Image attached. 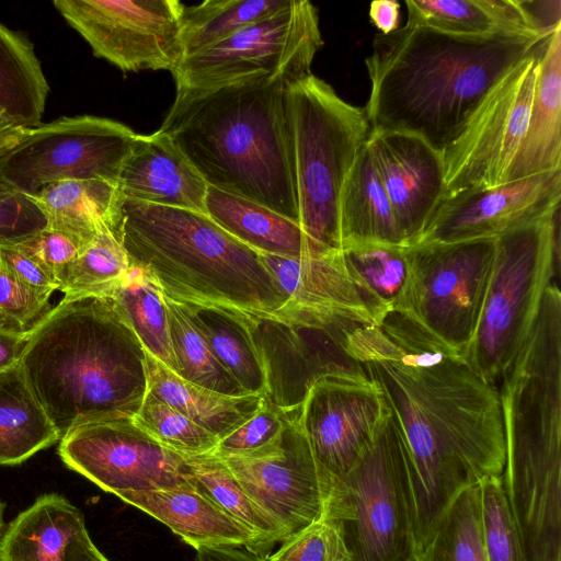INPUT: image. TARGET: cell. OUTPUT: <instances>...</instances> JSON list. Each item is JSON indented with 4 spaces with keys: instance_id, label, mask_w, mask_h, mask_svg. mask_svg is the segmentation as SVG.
Wrapping results in <instances>:
<instances>
[{
    "instance_id": "obj_1",
    "label": "cell",
    "mask_w": 561,
    "mask_h": 561,
    "mask_svg": "<svg viewBox=\"0 0 561 561\" xmlns=\"http://www.w3.org/2000/svg\"><path fill=\"white\" fill-rule=\"evenodd\" d=\"M348 351L379 387L400 432L416 554L462 491L503 473L499 386L394 310L377 324H358Z\"/></svg>"
},
{
    "instance_id": "obj_2",
    "label": "cell",
    "mask_w": 561,
    "mask_h": 561,
    "mask_svg": "<svg viewBox=\"0 0 561 561\" xmlns=\"http://www.w3.org/2000/svg\"><path fill=\"white\" fill-rule=\"evenodd\" d=\"M550 35L469 36L417 25L376 34L365 59L371 131L415 135L442 154L488 93Z\"/></svg>"
},
{
    "instance_id": "obj_3",
    "label": "cell",
    "mask_w": 561,
    "mask_h": 561,
    "mask_svg": "<svg viewBox=\"0 0 561 561\" xmlns=\"http://www.w3.org/2000/svg\"><path fill=\"white\" fill-rule=\"evenodd\" d=\"M286 75L176 90L160 127L209 186L299 224L286 112Z\"/></svg>"
},
{
    "instance_id": "obj_4",
    "label": "cell",
    "mask_w": 561,
    "mask_h": 561,
    "mask_svg": "<svg viewBox=\"0 0 561 561\" xmlns=\"http://www.w3.org/2000/svg\"><path fill=\"white\" fill-rule=\"evenodd\" d=\"M20 363L60 438L83 423L133 419L148 392L146 350L110 299L64 298Z\"/></svg>"
},
{
    "instance_id": "obj_5",
    "label": "cell",
    "mask_w": 561,
    "mask_h": 561,
    "mask_svg": "<svg viewBox=\"0 0 561 561\" xmlns=\"http://www.w3.org/2000/svg\"><path fill=\"white\" fill-rule=\"evenodd\" d=\"M111 230L130 263L176 304L263 316L287 302L261 253L206 213L122 195Z\"/></svg>"
},
{
    "instance_id": "obj_6",
    "label": "cell",
    "mask_w": 561,
    "mask_h": 561,
    "mask_svg": "<svg viewBox=\"0 0 561 561\" xmlns=\"http://www.w3.org/2000/svg\"><path fill=\"white\" fill-rule=\"evenodd\" d=\"M285 98L299 225L321 250L341 251L342 187L371 131L365 108L312 72L289 82Z\"/></svg>"
},
{
    "instance_id": "obj_7",
    "label": "cell",
    "mask_w": 561,
    "mask_h": 561,
    "mask_svg": "<svg viewBox=\"0 0 561 561\" xmlns=\"http://www.w3.org/2000/svg\"><path fill=\"white\" fill-rule=\"evenodd\" d=\"M559 210L495 239L481 316L463 353L472 368L492 383L500 382L525 343L558 271Z\"/></svg>"
},
{
    "instance_id": "obj_8",
    "label": "cell",
    "mask_w": 561,
    "mask_h": 561,
    "mask_svg": "<svg viewBox=\"0 0 561 561\" xmlns=\"http://www.w3.org/2000/svg\"><path fill=\"white\" fill-rule=\"evenodd\" d=\"M325 512L343 520L353 561H414L404 449L389 409Z\"/></svg>"
},
{
    "instance_id": "obj_9",
    "label": "cell",
    "mask_w": 561,
    "mask_h": 561,
    "mask_svg": "<svg viewBox=\"0 0 561 561\" xmlns=\"http://www.w3.org/2000/svg\"><path fill=\"white\" fill-rule=\"evenodd\" d=\"M243 319L264 370V398L285 412L298 410L320 379H369L348 351L350 335L363 322L290 302Z\"/></svg>"
},
{
    "instance_id": "obj_10",
    "label": "cell",
    "mask_w": 561,
    "mask_h": 561,
    "mask_svg": "<svg viewBox=\"0 0 561 561\" xmlns=\"http://www.w3.org/2000/svg\"><path fill=\"white\" fill-rule=\"evenodd\" d=\"M495 239L405 247L408 277L392 310L463 355L481 316Z\"/></svg>"
},
{
    "instance_id": "obj_11",
    "label": "cell",
    "mask_w": 561,
    "mask_h": 561,
    "mask_svg": "<svg viewBox=\"0 0 561 561\" xmlns=\"http://www.w3.org/2000/svg\"><path fill=\"white\" fill-rule=\"evenodd\" d=\"M136 137L128 126L93 115L42 123L0 159V181L27 195L66 180L116 184Z\"/></svg>"
},
{
    "instance_id": "obj_12",
    "label": "cell",
    "mask_w": 561,
    "mask_h": 561,
    "mask_svg": "<svg viewBox=\"0 0 561 561\" xmlns=\"http://www.w3.org/2000/svg\"><path fill=\"white\" fill-rule=\"evenodd\" d=\"M323 39L316 7L293 0L283 11L182 59L172 72L176 90H206L254 75L311 73Z\"/></svg>"
},
{
    "instance_id": "obj_13",
    "label": "cell",
    "mask_w": 561,
    "mask_h": 561,
    "mask_svg": "<svg viewBox=\"0 0 561 561\" xmlns=\"http://www.w3.org/2000/svg\"><path fill=\"white\" fill-rule=\"evenodd\" d=\"M542 49L488 93L461 134L442 152L444 198L503 183L528 125Z\"/></svg>"
},
{
    "instance_id": "obj_14",
    "label": "cell",
    "mask_w": 561,
    "mask_h": 561,
    "mask_svg": "<svg viewBox=\"0 0 561 561\" xmlns=\"http://www.w3.org/2000/svg\"><path fill=\"white\" fill-rule=\"evenodd\" d=\"M94 56L124 72L169 70L184 58L176 0H55Z\"/></svg>"
},
{
    "instance_id": "obj_15",
    "label": "cell",
    "mask_w": 561,
    "mask_h": 561,
    "mask_svg": "<svg viewBox=\"0 0 561 561\" xmlns=\"http://www.w3.org/2000/svg\"><path fill=\"white\" fill-rule=\"evenodd\" d=\"M58 455L70 470L116 496L187 483L185 457L160 445L131 419L80 424L60 438Z\"/></svg>"
},
{
    "instance_id": "obj_16",
    "label": "cell",
    "mask_w": 561,
    "mask_h": 561,
    "mask_svg": "<svg viewBox=\"0 0 561 561\" xmlns=\"http://www.w3.org/2000/svg\"><path fill=\"white\" fill-rule=\"evenodd\" d=\"M286 413L283 444L276 453L222 459L252 502L288 538L325 513L332 489L313 457L297 410Z\"/></svg>"
},
{
    "instance_id": "obj_17",
    "label": "cell",
    "mask_w": 561,
    "mask_h": 561,
    "mask_svg": "<svg viewBox=\"0 0 561 561\" xmlns=\"http://www.w3.org/2000/svg\"><path fill=\"white\" fill-rule=\"evenodd\" d=\"M387 410L369 379L327 377L310 388L297 420L332 492L371 443Z\"/></svg>"
},
{
    "instance_id": "obj_18",
    "label": "cell",
    "mask_w": 561,
    "mask_h": 561,
    "mask_svg": "<svg viewBox=\"0 0 561 561\" xmlns=\"http://www.w3.org/2000/svg\"><path fill=\"white\" fill-rule=\"evenodd\" d=\"M560 201L561 170L466 190L443 198L414 244L497 238L547 216Z\"/></svg>"
},
{
    "instance_id": "obj_19",
    "label": "cell",
    "mask_w": 561,
    "mask_h": 561,
    "mask_svg": "<svg viewBox=\"0 0 561 561\" xmlns=\"http://www.w3.org/2000/svg\"><path fill=\"white\" fill-rule=\"evenodd\" d=\"M367 145L405 247L414 244L445 196L442 154L405 133L370 131Z\"/></svg>"
},
{
    "instance_id": "obj_20",
    "label": "cell",
    "mask_w": 561,
    "mask_h": 561,
    "mask_svg": "<svg viewBox=\"0 0 561 561\" xmlns=\"http://www.w3.org/2000/svg\"><path fill=\"white\" fill-rule=\"evenodd\" d=\"M116 185L124 197L133 201L206 213L207 183L160 129L137 134Z\"/></svg>"
},
{
    "instance_id": "obj_21",
    "label": "cell",
    "mask_w": 561,
    "mask_h": 561,
    "mask_svg": "<svg viewBox=\"0 0 561 561\" xmlns=\"http://www.w3.org/2000/svg\"><path fill=\"white\" fill-rule=\"evenodd\" d=\"M92 546L82 512L46 493L5 526L0 561H78Z\"/></svg>"
},
{
    "instance_id": "obj_22",
    "label": "cell",
    "mask_w": 561,
    "mask_h": 561,
    "mask_svg": "<svg viewBox=\"0 0 561 561\" xmlns=\"http://www.w3.org/2000/svg\"><path fill=\"white\" fill-rule=\"evenodd\" d=\"M118 497L168 526L196 550L247 547L255 552L252 533L188 482L173 489L127 492Z\"/></svg>"
},
{
    "instance_id": "obj_23",
    "label": "cell",
    "mask_w": 561,
    "mask_h": 561,
    "mask_svg": "<svg viewBox=\"0 0 561 561\" xmlns=\"http://www.w3.org/2000/svg\"><path fill=\"white\" fill-rule=\"evenodd\" d=\"M287 302L330 310L375 323L351 278L342 252L309 256L261 253Z\"/></svg>"
},
{
    "instance_id": "obj_24",
    "label": "cell",
    "mask_w": 561,
    "mask_h": 561,
    "mask_svg": "<svg viewBox=\"0 0 561 561\" xmlns=\"http://www.w3.org/2000/svg\"><path fill=\"white\" fill-rule=\"evenodd\" d=\"M561 170V25L546 42L528 125L503 183Z\"/></svg>"
},
{
    "instance_id": "obj_25",
    "label": "cell",
    "mask_w": 561,
    "mask_h": 561,
    "mask_svg": "<svg viewBox=\"0 0 561 561\" xmlns=\"http://www.w3.org/2000/svg\"><path fill=\"white\" fill-rule=\"evenodd\" d=\"M205 209L219 227L260 253L294 257L331 253L317 247L298 222L214 186L207 187Z\"/></svg>"
},
{
    "instance_id": "obj_26",
    "label": "cell",
    "mask_w": 561,
    "mask_h": 561,
    "mask_svg": "<svg viewBox=\"0 0 561 561\" xmlns=\"http://www.w3.org/2000/svg\"><path fill=\"white\" fill-rule=\"evenodd\" d=\"M339 226L341 249L358 243L405 247L367 144L343 184Z\"/></svg>"
},
{
    "instance_id": "obj_27",
    "label": "cell",
    "mask_w": 561,
    "mask_h": 561,
    "mask_svg": "<svg viewBox=\"0 0 561 561\" xmlns=\"http://www.w3.org/2000/svg\"><path fill=\"white\" fill-rule=\"evenodd\" d=\"M148 392L201 425L218 440L231 434L260 409L264 397L228 396L191 381L146 351Z\"/></svg>"
},
{
    "instance_id": "obj_28",
    "label": "cell",
    "mask_w": 561,
    "mask_h": 561,
    "mask_svg": "<svg viewBox=\"0 0 561 561\" xmlns=\"http://www.w3.org/2000/svg\"><path fill=\"white\" fill-rule=\"evenodd\" d=\"M31 196L46 217V228L71 239L80 251L103 227L112 228L122 194L107 181L66 180Z\"/></svg>"
},
{
    "instance_id": "obj_29",
    "label": "cell",
    "mask_w": 561,
    "mask_h": 561,
    "mask_svg": "<svg viewBox=\"0 0 561 561\" xmlns=\"http://www.w3.org/2000/svg\"><path fill=\"white\" fill-rule=\"evenodd\" d=\"M405 5V25L469 36L546 35L536 30L522 0H408Z\"/></svg>"
},
{
    "instance_id": "obj_30",
    "label": "cell",
    "mask_w": 561,
    "mask_h": 561,
    "mask_svg": "<svg viewBox=\"0 0 561 561\" xmlns=\"http://www.w3.org/2000/svg\"><path fill=\"white\" fill-rule=\"evenodd\" d=\"M58 440L60 435L21 363L0 371V465H20Z\"/></svg>"
},
{
    "instance_id": "obj_31",
    "label": "cell",
    "mask_w": 561,
    "mask_h": 561,
    "mask_svg": "<svg viewBox=\"0 0 561 561\" xmlns=\"http://www.w3.org/2000/svg\"><path fill=\"white\" fill-rule=\"evenodd\" d=\"M49 84L33 43L0 22V108L25 128L42 124Z\"/></svg>"
},
{
    "instance_id": "obj_32",
    "label": "cell",
    "mask_w": 561,
    "mask_h": 561,
    "mask_svg": "<svg viewBox=\"0 0 561 561\" xmlns=\"http://www.w3.org/2000/svg\"><path fill=\"white\" fill-rule=\"evenodd\" d=\"M185 480L222 512L252 533L255 552L268 556L286 536L250 499L230 468L214 453L185 457Z\"/></svg>"
},
{
    "instance_id": "obj_33",
    "label": "cell",
    "mask_w": 561,
    "mask_h": 561,
    "mask_svg": "<svg viewBox=\"0 0 561 561\" xmlns=\"http://www.w3.org/2000/svg\"><path fill=\"white\" fill-rule=\"evenodd\" d=\"M181 307L214 356L243 390L249 394L264 397V370L244 322V314L210 307Z\"/></svg>"
},
{
    "instance_id": "obj_34",
    "label": "cell",
    "mask_w": 561,
    "mask_h": 561,
    "mask_svg": "<svg viewBox=\"0 0 561 561\" xmlns=\"http://www.w3.org/2000/svg\"><path fill=\"white\" fill-rule=\"evenodd\" d=\"M346 270L375 324L393 309L408 277L405 247L358 243L341 249Z\"/></svg>"
},
{
    "instance_id": "obj_35",
    "label": "cell",
    "mask_w": 561,
    "mask_h": 561,
    "mask_svg": "<svg viewBox=\"0 0 561 561\" xmlns=\"http://www.w3.org/2000/svg\"><path fill=\"white\" fill-rule=\"evenodd\" d=\"M293 0H206L183 5L181 44L184 58L216 45L244 27L273 16Z\"/></svg>"
},
{
    "instance_id": "obj_36",
    "label": "cell",
    "mask_w": 561,
    "mask_h": 561,
    "mask_svg": "<svg viewBox=\"0 0 561 561\" xmlns=\"http://www.w3.org/2000/svg\"><path fill=\"white\" fill-rule=\"evenodd\" d=\"M110 300L130 324L145 350L178 374L164 297L158 285L140 267L131 264Z\"/></svg>"
},
{
    "instance_id": "obj_37",
    "label": "cell",
    "mask_w": 561,
    "mask_h": 561,
    "mask_svg": "<svg viewBox=\"0 0 561 561\" xmlns=\"http://www.w3.org/2000/svg\"><path fill=\"white\" fill-rule=\"evenodd\" d=\"M130 266L123 244L105 226L60 274L58 289L65 294V299H110Z\"/></svg>"
},
{
    "instance_id": "obj_38",
    "label": "cell",
    "mask_w": 561,
    "mask_h": 561,
    "mask_svg": "<svg viewBox=\"0 0 561 561\" xmlns=\"http://www.w3.org/2000/svg\"><path fill=\"white\" fill-rule=\"evenodd\" d=\"M414 561H488L480 484L457 496Z\"/></svg>"
},
{
    "instance_id": "obj_39",
    "label": "cell",
    "mask_w": 561,
    "mask_h": 561,
    "mask_svg": "<svg viewBox=\"0 0 561 561\" xmlns=\"http://www.w3.org/2000/svg\"><path fill=\"white\" fill-rule=\"evenodd\" d=\"M164 302L172 351L178 366L176 375L224 394H249L217 360L181 305L165 297Z\"/></svg>"
},
{
    "instance_id": "obj_40",
    "label": "cell",
    "mask_w": 561,
    "mask_h": 561,
    "mask_svg": "<svg viewBox=\"0 0 561 561\" xmlns=\"http://www.w3.org/2000/svg\"><path fill=\"white\" fill-rule=\"evenodd\" d=\"M131 420L160 445L184 457L211 454L219 442L210 432L149 392Z\"/></svg>"
},
{
    "instance_id": "obj_41",
    "label": "cell",
    "mask_w": 561,
    "mask_h": 561,
    "mask_svg": "<svg viewBox=\"0 0 561 561\" xmlns=\"http://www.w3.org/2000/svg\"><path fill=\"white\" fill-rule=\"evenodd\" d=\"M280 543L268 561H353L343 520L327 512Z\"/></svg>"
},
{
    "instance_id": "obj_42",
    "label": "cell",
    "mask_w": 561,
    "mask_h": 561,
    "mask_svg": "<svg viewBox=\"0 0 561 561\" xmlns=\"http://www.w3.org/2000/svg\"><path fill=\"white\" fill-rule=\"evenodd\" d=\"M287 413L265 398L255 414L220 439L214 451L221 458H261L276 453L284 438Z\"/></svg>"
},
{
    "instance_id": "obj_43",
    "label": "cell",
    "mask_w": 561,
    "mask_h": 561,
    "mask_svg": "<svg viewBox=\"0 0 561 561\" xmlns=\"http://www.w3.org/2000/svg\"><path fill=\"white\" fill-rule=\"evenodd\" d=\"M488 561H526L500 478L480 483Z\"/></svg>"
},
{
    "instance_id": "obj_44",
    "label": "cell",
    "mask_w": 561,
    "mask_h": 561,
    "mask_svg": "<svg viewBox=\"0 0 561 561\" xmlns=\"http://www.w3.org/2000/svg\"><path fill=\"white\" fill-rule=\"evenodd\" d=\"M53 308L49 297L0 270V329L31 334Z\"/></svg>"
},
{
    "instance_id": "obj_45",
    "label": "cell",
    "mask_w": 561,
    "mask_h": 561,
    "mask_svg": "<svg viewBox=\"0 0 561 561\" xmlns=\"http://www.w3.org/2000/svg\"><path fill=\"white\" fill-rule=\"evenodd\" d=\"M47 220L31 195L0 181V244H16L46 228Z\"/></svg>"
},
{
    "instance_id": "obj_46",
    "label": "cell",
    "mask_w": 561,
    "mask_h": 561,
    "mask_svg": "<svg viewBox=\"0 0 561 561\" xmlns=\"http://www.w3.org/2000/svg\"><path fill=\"white\" fill-rule=\"evenodd\" d=\"M14 245L51 274L57 283L60 274L79 253V248L71 239L47 228Z\"/></svg>"
},
{
    "instance_id": "obj_47",
    "label": "cell",
    "mask_w": 561,
    "mask_h": 561,
    "mask_svg": "<svg viewBox=\"0 0 561 561\" xmlns=\"http://www.w3.org/2000/svg\"><path fill=\"white\" fill-rule=\"evenodd\" d=\"M0 270L42 295L58 289L56 278L14 244H0Z\"/></svg>"
},
{
    "instance_id": "obj_48",
    "label": "cell",
    "mask_w": 561,
    "mask_h": 561,
    "mask_svg": "<svg viewBox=\"0 0 561 561\" xmlns=\"http://www.w3.org/2000/svg\"><path fill=\"white\" fill-rule=\"evenodd\" d=\"M195 561H268L247 547H209L196 550Z\"/></svg>"
},
{
    "instance_id": "obj_49",
    "label": "cell",
    "mask_w": 561,
    "mask_h": 561,
    "mask_svg": "<svg viewBox=\"0 0 561 561\" xmlns=\"http://www.w3.org/2000/svg\"><path fill=\"white\" fill-rule=\"evenodd\" d=\"M369 19L380 31V34H389L396 31L400 20V4L392 0H376L370 3Z\"/></svg>"
},
{
    "instance_id": "obj_50",
    "label": "cell",
    "mask_w": 561,
    "mask_h": 561,
    "mask_svg": "<svg viewBox=\"0 0 561 561\" xmlns=\"http://www.w3.org/2000/svg\"><path fill=\"white\" fill-rule=\"evenodd\" d=\"M28 335L0 329V371L20 363Z\"/></svg>"
},
{
    "instance_id": "obj_51",
    "label": "cell",
    "mask_w": 561,
    "mask_h": 561,
    "mask_svg": "<svg viewBox=\"0 0 561 561\" xmlns=\"http://www.w3.org/2000/svg\"><path fill=\"white\" fill-rule=\"evenodd\" d=\"M26 128L0 108V159L23 137Z\"/></svg>"
},
{
    "instance_id": "obj_52",
    "label": "cell",
    "mask_w": 561,
    "mask_h": 561,
    "mask_svg": "<svg viewBox=\"0 0 561 561\" xmlns=\"http://www.w3.org/2000/svg\"><path fill=\"white\" fill-rule=\"evenodd\" d=\"M78 561H110V560L94 545Z\"/></svg>"
},
{
    "instance_id": "obj_53",
    "label": "cell",
    "mask_w": 561,
    "mask_h": 561,
    "mask_svg": "<svg viewBox=\"0 0 561 561\" xmlns=\"http://www.w3.org/2000/svg\"><path fill=\"white\" fill-rule=\"evenodd\" d=\"M4 510H5V504L2 501H0V541H1L2 535L5 529Z\"/></svg>"
}]
</instances>
